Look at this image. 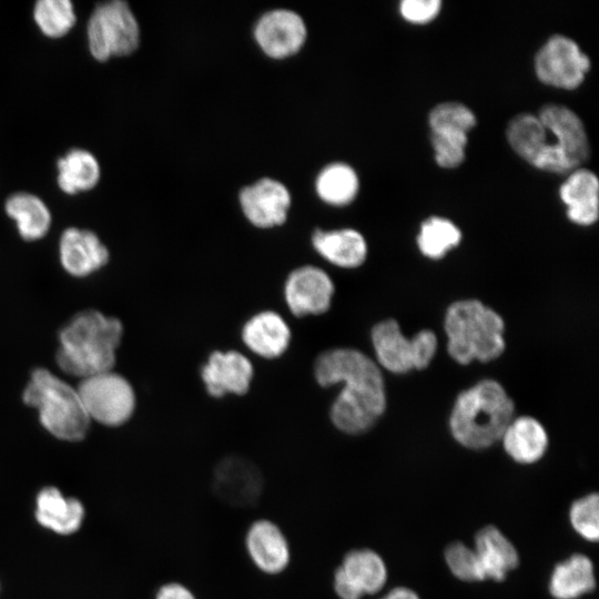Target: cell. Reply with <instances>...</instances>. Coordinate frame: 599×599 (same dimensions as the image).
<instances>
[{"label": "cell", "instance_id": "cell-14", "mask_svg": "<svg viewBox=\"0 0 599 599\" xmlns=\"http://www.w3.org/2000/svg\"><path fill=\"white\" fill-rule=\"evenodd\" d=\"M387 580V569L370 549L349 551L334 575V589L341 599H361L379 591Z\"/></svg>", "mask_w": 599, "mask_h": 599}, {"label": "cell", "instance_id": "cell-9", "mask_svg": "<svg viewBox=\"0 0 599 599\" xmlns=\"http://www.w3.org/2000/svg\"><path fill=\"white\" fill-rule=\"evenodd\" d=\"M77 389L90 420L120 426L134 412L135 394L131 384L112 370L83 378Z\"/></svg>", "mask_w": 599, "mask_h": 599}, {"label": "cell", "instance_id": "cell-2", "mask_svg": "<svg viewBox=\"0 0 599 599\" xmlns=\"http://www.w3.org/2000/svg\"><path fill=\"white\" fill-rule=\"evenodd\" d=\"M507 139L525 161L549 172L570 173L589 155L583 123L565 105L547 104L537 115H516L508 124Z\"/></svg>", "mask_w": 599, "mask_h": 599}, {"label": "cell", "instance_id": "cell-15", "mask_svg": "<svg viewBox=\"0 0 599 599\" xmlns=\"http://www.w3.org/2000/svg\"><path fill=\"white\" fill-rule=\"evenodd\" d=\"M335 292L329 275L313 265L292 271L284 284L285 302L295 316L319 315L327 312Z\"/></svg>", "mask_w": 599, "mask_h": 599}, {"label": "cell", "instance_id": "cell-20", "mask_svg": "<svg viewBox=\"0 0 599 599\" xmlns=\"http://www.w3.org/2000/svg\"><path fill=\"white\" fill-rule=\"evenodd\" d=\"M567 205V216L579 225H591L599 214V182L593 172L578 167L571 171L559 190Z\"/></svg>", "mask_w": 599, "mask_h": 599}, {"label": "cell", "instance_id": "cell-28", "mask_svg": "<svg viewBox=\"0 0 599 599\" xmlns=\"http://www.w3.org/2000/svg\"><path fill=\"white\" fill-rule=\"evenodd\" d=\"M58 166V185L67 194H78L92 190L101 176L100 165L95 156L83 149H72L60 158Z\"/></svg>", "mask_w": 599, "mask_h": 599}, {"label": "cell", "instance_id": "cell-22", "mask_svg": "<svg viewBox=\"0 0 599 599\" xmlns=\"http://www.w3.org/2000/svg\"><path fill=\"white\" fill-rule=\"evenodd\" d=\"M246 547L254 564L266 573H278L288 565L287 540L272 521L253 522L247 531Z\"/></svg>", "mask_w": 599, "mask_h": 599}, {"label": "cell", "instance_id": "cell-35", "mask_svg": "<svg viewBox=\"0 0 599 599\" xmlns=\"http://www.w3.org/2000/svg\"><path fill=\"white\" fill-rule=\"evenodd\" d=\"M155 599H195V597L183 585L172 582L161 587Z\"/></svg>", "mask_w": 599, "mask_h": 599}, {"label": "cell", "instance_id": "cell-32", "mask_svg": "<svg viewBox=\"0 0 599 599\" xmlns=\"http://www.w3.org/2000/svg\"><path fill=\"white\" fill-rule=\"evenodd\" d=\"M573 529L585 539L597 541L599 537V497L590 494L576 500L569 511Z\"/></svg>", "mask_w": 599, "mask_h": 599}, {"label": "cell", "instance_id": "cell-18", "mask_svg": "<svg viewBox=\"0 0 599 599\" xmlns=\"http://www.w3.org/2000/svg\"><path fill=\"white\" fill-rule=\"evenodd\" d=\"M59 255L63 268L78 277L97 272L109 261V251L98 235L78 227L64 230L60 237Z\"/></svg>", "mask_w": 599, "mask_h": 599}, {"label": "cell", "instance_id": "cell-30", "mask_svg": "<svg viewBox=\"0 0 599 599\" xmlns=\"http://www.w3.org/2000/svg\"><path fill=\"white\" fill-rule=\"evenodd\" d=\"M461 241V232L451 221L432 216L424 221L417 236L419 251L429 258H441Z\"/></svg>", "mask_w": 599, "mask_h": 599}, {"label": "cell", "instance_id": "cell-6", "mask_svg": "<svg viewBox=\"0 0 599 599\" xmlns=\"http://www.w3.org/2000/svg\"><path fill=\"white\" fill-rule=\"evenodd\" d=\"M23 402L38 410L42 426L54 437L77 441L89 429L78 389L45 368H37L23 392Z\"/></svg>", "mask_w": 599, "mask_h": 599}, {"label": "cell", "instance_id": "cell-11", "mask_svg": "<svg viewBox=\"0 0 599 599\" xmlns=\"http://www.w3.org/2000/svg\"><path fill=\"white\" fill-rule=\"evenodd\" d=\"M589 68L590 60L587 54L572 39L562 34L550 37L535 59V70L539 80L561 89L579 87Z\"/></svg>", "mask_w": 599, "mask_h": 599}, {"label": "cell", "instance_id": "cell-26", "mask_svg": "<svg viewBox=\"0 0 599 599\" xmlns=\"http://www.w3.org/2000/svg\"><path fill=\"white\" fill-rule=\"evenodd\" d=\"M596 587L593 565L581 554L558 564L549 581V591L556 599H576Z\"/></svg>", "mask_w": 599, "mask_h": 599}, {"label": "cell", "instance_id": "cell-21", "mask_svg": "<svg viewBox=\"0 0 599 599\" xmlns=\"http://www.w3.org/2000/svg\"><path fill=\"white\" fill-rule=\"evenodd\" d=\"M34 516L44 528L59 535H70L81 527L84 507L77 498L65 497L57 487L50 486L38 493Z\"/></svg>", "mask_w": 599, "mask_h": 599}, {"label": "cell", "instance_id": "cell-27", "mask_svg": "<svg viewBox=\"0 0 599 599\" xmlns=\"http://www.w3.org/2000/svg\"><path fill=\"white\" fill-rule=\"evenodd\" d=\"M4 209L16 222L22 238L37 241L48 233L51 213L37 195L27 192L13 193L6 200Z\"/></svg>", "mask_w": 599, "mask_h": 599}, {"label": "cell", "instance_id": "cell-13", "mask_svg": "<svg viewBox=\"0 0 599 599\" xmlns=\"http://www.w3.org/2000/svg\"><path fill=\"white\" fill-rule=\"evenodd\" d=\"M307 28L303 18L290 9H273L260 17L254 38L263 52L273 59L297 53L304 45Z\"/></svg>", "mask_w": 599, "mask_h": 599}, {"label": "cell", "instance_id": "cell-34", "mask_svg": "<svg viewBox=\"0 0 599 599\" xmlns=\"http://www.w3.org/2000/svg\"><path fill=\"white\" fill-rule=\"evenodd\" d=\"M439 0H404L399 11L404 19L414 23H426L433 20L440 11Z\"/></svg>", "mask_w": 599, "mask_h": 599}, {"label": "cell", "instance_id": "cell-5", "mask_svg": "<svg viewBox=\"0 0 599 599\" xmlns=\"http://www.w3.org/2000/svg\"><path fill=\"white\" fill-rule=\"evenodd\" d=\"M447 352L459 364L490 362L505 351L502 317L478 300L449 305L444 318Z\"/></svg>", "mask_w": 599, "mask_h": 599}, {"label": "cell", "instance_id": "cell-19", "mask_svg": "<svg viewBox=\"0 0 599 599\" xmlns=\"http://www.w3.org/2000/svg\"><path fill=\"white\" fill-rule=\"evenodd\" d=\"M242 341L260 357L272 359L282 356L291 342V329L285 319L274 311L253 315L242 328Z\"/></svg>", "mask_w": 599, "mask_h": 599}, {"label": "cell", "instance_id": "cell-7", "mask_svg": "<svg viewBox=\"0 0 599 599\" xmlns=\"http://www.w3.org/2000/svg\"><path fill=\"white\" fill-rule=\"evenodd\" d=\"M88 44L92 57L106 61L133 53L140 43V27L128 2L99 3L88 22Z\"/></svg>", "mask_w": 599, "mask_h": 599}, {"label": "cell", "instance_id": "cell-33", "mask_svg": "<svg viewBox=\"0 0 599 599\" xmlns=\"http://www.w3.org/2000/svg\"><path fill=\"white\" fill-rule=\"evenodd\" d=\"M445 560L456 578L464 581L484 580L475 550L463 542L450 544L445 550Z\"/></svg>", "mask_w": 599, "mask_h": 599}, {"label": "cell", "instance_id": "cell-23", "mask_svg": "<svg viewBox=\"0 0 599 599\" xmlns=\"http://www.w3.org/2000/svg\"><path fill=\"white\" fill-rule=\"evenodd\" d=\"M312 244L323 258L338 267H358L367 257V243L354 229H316L312 235Z\"/></svg>", "mask_w": 599, "mask_h": 599}, {"label": "cell", "instance_id": "cell-4", "mask_svg": "<svg viewBox=\"0 0 599 599\" xmlns=\"http://www.w3.org/2000/svg\"><path fill=\"white\" fill-rule=\"evenodd\" d=\"M514 412V402L505 388L494 379H484L457 396L449 428L464 447L487 448L501 439Z\"/></svg>", "mask_w": 599, "mask_h": 599}, {"label": "cell", "instance_id": "cell-25", "mask_svg": "<svg viewBox=\"0 0 599 599\" xmlns=\"http://www.w3.org/2000/svg\"><path fill=\"white\" fill-rule=\"evenodd\" d=\"M506 453L517 463L538 461L547 450L548 435L536 418L520 416L512 418L501 436Z\"/></svg>", "mask_w": 599, "mask_h": 599}, {"label": "cell", "instance_id": "cell-12", "mask_svg": "<svg viewBox=\"0 0 599 599\" xmlns=\"http://www.w3.org/2000/svg\"><path fill=\"white\" fill-rule=\"evenodd\" d=\"M212 487L215 495L234 507H250L260 499L264 479L260 468L242 456L221 459L213 473Z\"/></svg>", "mask_w": 599, "mask_h": 599}, {"label": "cell", "instance_id": "cell-8", "mask_svg": "<svg viewBox=\"0 0 599 599\" xmlns=\"http://www.w3.org/2000/svg\"><path fill=\"white\" fill-rule=\"evenodd\" d=\"M370 338L378 363L396 374L426 368L437 349V337L433 331L423 329L407 338L393 318L377 323Z\"/></svg>", "mask_w": 599, "mask_h": 599}, {"label": "cell", "instance_id": "cell-3", "mask_svg": "<svg viewBox=\"0 0 599 599\" xmlns=\"http://www.w3.org/2000/svg\"><path fill=\"white\" fill-rule=\"evenodd\" d=\"M122 334L123 327L118 318L98 311L77 314L60 331L59 367L82 379L111 370Z\"/></svg>", "mask_w": 599, "mask_h": 599}, {"label": "cell", "instance_id": "cell-29", "mask_svg": "<svg viewBox=\"0 0 599 599\" xmlns=\"http://www.w3.org/2000/svg\"><path fill=\"white\" fill-rule=\"evenodd\" d=\"M315 190L325 203L342 206L356 197L359 180L351 165L334 162L321 170L315 181Z\"/></svg>", "mask_w": 599, "mask_h": 599}, {"label": "cell", "instance_id": "cell-36", "mask_svg": "<svg viewBox=\"0 0 599 599\" xmlns=\"http://www.w3.org/2000/svg\"><path fill=\"white\" fill-rule=\"evenodd\" d=\"M382 599H419V597L412 589L406 587H397L390 590Z\"/></svg>", "mask_w": 599, "mask_h": 599}, {"label": "cell", "instance_id": "cell-16", "mask_svg": "<svg viewBox=\"0 0 599 599\" xmlns=\"http://www.w3.org/2000/svg\"><path fill=\"white\" fill-rule=\"evenodd\" d=\"M238 199L245 217L256 227L278 226L287 219L291 193L277 180L262 177L243 187Z\"/></svg>", "mask_w": 599, "mask_h": 599}, {"label": "cell", "instance_id": "cell-31", "mask_svg": "<svg viewBox=\"0 0 599 599\" xmlns=\"http://www.w3.org/2000/svg\"><path fill=\"white\" fill-rule=\"evenodd\" d=\"M33 19L44 35L57 39L73 28L77 16L69 0H39L33 8Z\"/></svg>", "mask_w": 599, "mask_h": 599}, {"label": "cell", "instance_id": "cell-24", "mask_svg": "<svg viewBox=\"0 0 599 599\" xmlns=\"http://www.w3.org/2000/svg\"><path fill=\"white\" fill-rule=\"evenodd\" d=\"M474 550L484 580L501 581L519 562L518 552L511 541L494 526H486L476 534Z\"/></svg>", "mask_w": 599, "mask_h": 599}, {"label": "cell", "instance_id": "cell-17", "mask_svg": "<svg viewBox=\"0 0 599 599\" xmlns=\"http://www.w3.org/2000/svg\"><path fill=\"white\" fill-rule=\"evenodd\" d=\"M253 376L251 361L237 351H214L201 368L206 392L216 398L227 394H246Z\"/></svg>", "mask_w": 599, "mask_h": 599}, {"label": "cell", "instance_id": "cell-1", "mask_svg": "<svg viewBox=\"0 0 599 599\" xmlns=\"http://www.w3.org/2000/svg\"><path fill=\"white\" fill-rule=\"evenodd\" d=\"M318 385L342 384L329 417L336 428L346 434L368 430L386 408V392L377 364L361 351L332 348L321 353L314 363Z\"/></svg>", "mask_w": 599, "mask_h": 599}, {"label": "cell", "instance_id": "cell-10", "mask_svg": "<svg viewBox=\"0 0 599 599\" xmlns=\"http://www.w3.org/2000/svg\"><path fill=\"white\" fill-rule=\"evenodd\" d=\"M435 160L443 167H456L465 159L467 133L476 124L474 112L459 102H443L429 113Z\"/></svg>", "mask_w": 599, "mask_h": 599}]
</instances>
